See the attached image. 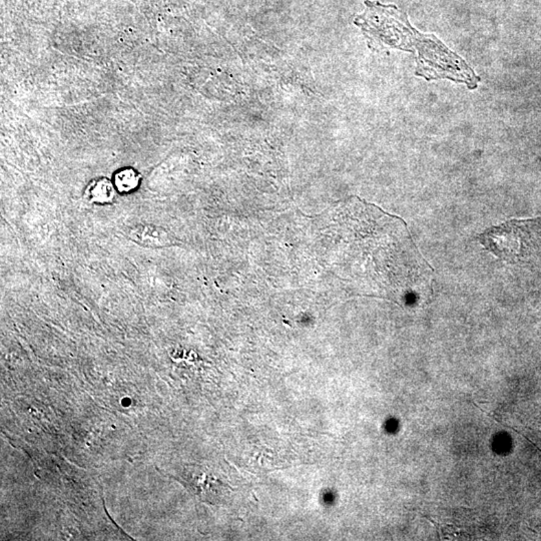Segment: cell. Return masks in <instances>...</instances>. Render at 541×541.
Instances as JSON below:
<instances>
[{
  "instance_id": "obj_1",
  "label": "cell",
  "mask_w": 541,
  "mask_h": 541,
  "mask_svg": "<svg viewBox=\"0 0 541 541\" xmlns=\"http://www.w3.org/2000/svg\"><path fill=\"white\" fill-rule=\"evenodd\" d=\"M367 10L355 19L371 43L417 54V74L426 80L449 78L475 89L479 78L465 61L434 36L414 30L406 15L395 5L366 1Z\"/></svg>"
},
{
  "instance_id": "obj_2",
  "label": "cell",
  "mask_w": 541,
  "mask_h": 541,
  "mask_svg": "<svg viewBox=\"0 0 541 541\" xmlns=\"http://www.w3.org/2000/svg\"><path fill=\"white\" fill-rule=\"evenodd\" d=\"M536 220L509 221L487 230L479 242L505 262L516 263L529 255L538 235Z\"/></svg>"
},
{
  "instance_id": "obj_3",
  "label": "cell",
  "mask_w": 541,
  "mask_h": 541,
  "mask_svg": "<svg viewBox=\"0 0 541 541\" xmlns=\"http://www.w3.org/2000/svg\"><path fill=\"white\" fill-rule=\"evenodd\" d=\"M126 236L135 244L146 247H165L172 246L170 236L166 230L152 224L131 225L126 229Z\"/></svg>"
},
{
  "instance_id": "obj_4",
  "label": "cell",
  "mask_w": 541,
  "mask_h": 541,
  "mask_svg": "<svg viewBox=\"0 0 541 541\" xmlns=\"http://www.w3.org/2000/svg\"><path fill=\"white\" fill-rule=\"evenodd\" d=\"M117 188L113 185V179L106 177H98L91 179L85 190V200L93 205H111L117 197Z\"/></svg>"
},
{
  "instance_id": "obj_5",
  "label": "cell",
  "mask_w": 541,
  "mask_h": 541,
  "mask_svg": "<svg viewBox=\"0 0 541 541\" xmlns=\"http://www.w3.org/2000/svg\"><path fill=\"white\" fill-rule=\"evenodd\" d=\"M118 194L130 195L137 192L142 185V176L133 166H122L113 173L111 177Z\"/></svg>"
}]
</instances>
